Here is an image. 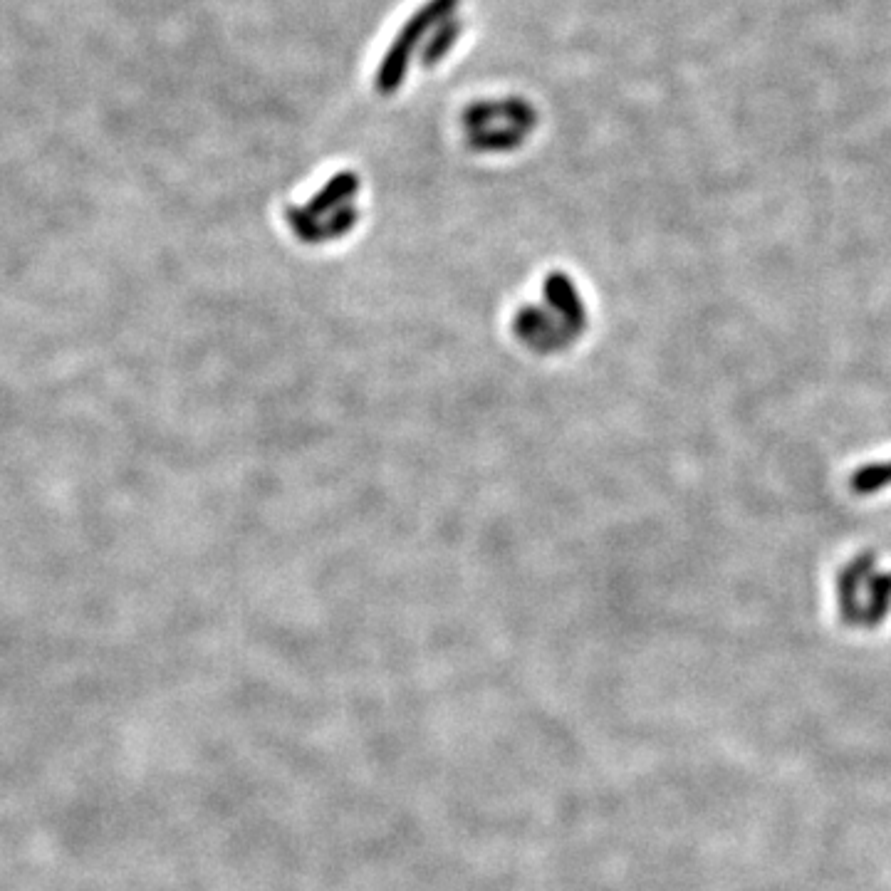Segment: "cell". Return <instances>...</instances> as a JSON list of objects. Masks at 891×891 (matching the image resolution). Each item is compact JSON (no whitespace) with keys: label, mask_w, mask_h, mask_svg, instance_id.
Instances as JSON below:
<instances>
[{"label":"cell","mask_w":891,"mask_h":891,"mask_svg":"<svg viewBox=\"0 0 891 891\" xmlns=\"http://www.w3.org/2000/svg\"><path fill=\"white\" fill-rule=\"evenodd\" d=\"M461 5V0H426L414 15L404 23V28L399 30V35L394 38L392 48L384 55L382 65H379L377 77H374V87H377L379 95H394L406 80V72H409V62L414 50L421 43H426L431 33L439 28L441 23H446L448 18H453Z\"/></svg>","instance_id":"obj_3"},{"label":"cell","mask_w":891,"mask_h":891,"mask_svg":"<svg viewBox=\"0 0 891 891\" xmlns=\"http://www.w3.org/2000/svg\"><path fill=\"white\" fill-rule=\"evenodd\" d=\"M585 325L587 315L577 285L565 273H552L538 305L533 302L515 315L513 332L533 352L552 354L570 347Z\"/></svg>","instance_id":"obj_1"},{"label":"cell","mask_w":891,"mask_h":891,"mask_svg":"<svg viewBox=\"0 0 891 891\" xmlns=\"http://www.w3.org/2000/svg\"><path fill=\"white\" fill-rule=\"evenodd\" d=\"M538 109L523 97H503V99H481L463 109L461 119L468 132L476 129L495 127V122H503L508 127H518L523 132L538 127Z\"/></svg>","instance_id":"obj_4"},{"label":"cell","mask_w":891,"mask_h":891,"mask_svg":"<svg viewBox=\"0 0 891 891\" xmlns=\"http://www.w3.org/2000/svg\"><path fill=\"white\" fill-rule=\"evenodd\" d=\"M362 181L352 171H340L332 176L305 206H290L285 211L290 228L302 243H330L340 241L359 223V208L354 203Z\"/></svg>","instance_id":"obj_2"},{"label":"cell","mask_w":891,"mask_h":891,"mask_svg":"<svg viewBox=\"0 0 891 891\" xmlns=\"http://www.w3.org/2000/svg\"><path fill=\"white\" fill-rule=\"evenodd\" d=\"M461 33H463V20L458 18V15H453V18H448L446 23H441L439 28L426 38V43L421 45V55H419L421 65H424L426 70L441 65V60H444L448 52L456 48Z\"/></svg>","instance_id":"obj_6"},{"label":"cell","mask_w":891,"mask_h":891,"mask_svg":"<svg viewBox=\"0 0 891 891\" xmlns=\"http://www.w3.org/2000/svg\"><path fill=\"white\" fill-rule=\"evenodd\" d=\"M528 132L518 127H508V124H498V127H486L476 129V132L466 134V147L473 151H483V154H503V151H515L525 144Z\"/></svg>","instance_id":"obj_5"}]
</instances>
